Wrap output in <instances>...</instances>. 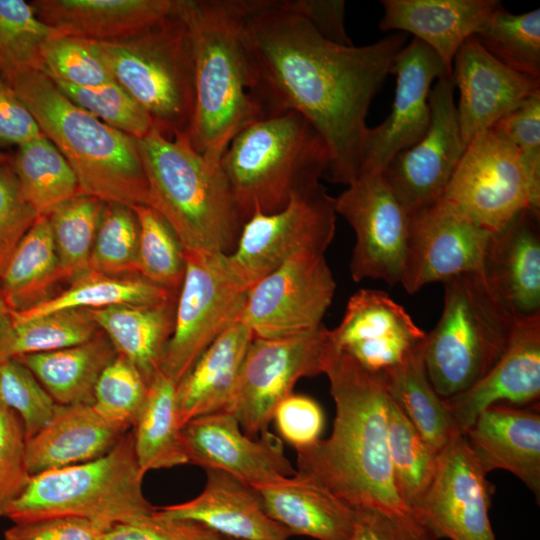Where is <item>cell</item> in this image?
I'll return each mask as SVG.
<instances>
[{"mask_svg": "<svg viewBox=\"0 0 540 540\" xmlns=\"http://www.w3.org/2000/svg\"><path fill=\"white\" fill-rule=\"evenodd\" d=\"M426 334L386 292L360 289L348 300L333 345L367 371L384 375L424 344Z\"/></svg>", "mask_w": 540, "mask_h": 540, "instance_id": "cell-21", "label": "cell"}, {"mask_svg": "<svg viewBox=\"0 0 540 540\" xmlns=\"http://www.w3.org/2000/svg\"><path fill=\"white\" fill-rule=\"evenodd\" d=\"M246 0H179L194 54V108L186 137L219 164L232 139L264 117L250 91L242 27Z\"/></svg>", "mask_w": 540, "mask_h": 540, "instance_id": "cell-3", "label": "cell"}, {"mask_svg": "<svg viewBox=\"0 0 540 540\" xmlns=\"http://www.w3.org/2000/svg\"><path fill=\"white\" fill-rule=\"evenodd\" d=\"M253 337L247 325L236 322L199 356L177 384L181 427L200 416L230 412Z\"/></svg>", "mask_w": 540, "mask_h": 540, "instance_id": "cell-30", "label": "cell"}, {"mask_svg": "<svg viewBox=\"0 0 540 540\" xmlns=\"http://www.w3.org/2000/svg\"><path fill=\"white\" fill-rule=\"evenodd\" d=\"M142 472L128 431L105 455L31 476L6 517L14 524L48 518H79L104 531L153 514L145 498Z\"/></svg>", "mask_w": 540, "mask_h": 540, "instance_id": "cell-7", "label": "cell"}, {"mask_svg": "<svg viewBox=\"0 0 540 540\" xmlns=\"http://www.w3.org/2000/svg\"><path fill=\"white\" fill-rule=\"evenodd\" d=\"M335 198L336 213L356 236L350 260L354 281L382 280L400 284L408 240L409 215L383 172L361 171Z\"/></svg>", "mask_w": 540, "mask_h": 540, "instance_id": "cell-14", "label": "cell"}, {"mask_svg": "<svg viewBox=\"0 0 540 540\" xmlns=\"http://www.w3.org/2000/svg\"><path fill=\"white\" fill-rule=\"evenodd\" d=\"M391 74L396 76L392 109L380 125L368 127L360 172H383L399 152L421 140L430 124L432 84L451 75L437 54L416 38L398 53Z\"/></svg>", "mask_w": 540, "mask_h": 540, "instance_id": "cell-19", "label": "cell"}, {"mask_svg": "<svg viewBox=\"0 0 540 540\" xmlns=\"http://www.w3.org/2000/svg\"><path fill=\"white\" fill-rule=\"evenodd\" d=\"M69 288L23 311H11L13 321H24L62 309H98L114 305H154L177 298L169 290L141 275L111 276L89 270Z\"/></svg>", "mask_w": 540, "mask_h": 540, "instance_id": "cell-37", "label": "cell"}, {"mask_svg": "<svg viewBox=\"0 0 540 540\" xmlns=\"http://www.w3.org/2000/svg\"><path fill=\"white\" fill-rule=\"evenodd\" d=\"M383 32L410 33L431 48L451 74L456 53L503 5L498 0H382Z\"/></svg>", "mask_w": 540, "mask_h": 540, "instance_id": "cell-26", "label": "cell"}, {"mask_svg": "<svg viewBox=\"0 0 540 540\" xmlns=\"http://www.w3.org/2000/svg\"><path fill=\"white\" fill-rule=\"evenodd\" d=\"M347 540H437L413 515L375 508H354V523Z\"/></svg>", "mask_w": 540, "mask_h": 540, "instance_id": "cell-55", "label": "cell"}, {"mask_svg": "<svg viewBox=\"0 0 540 540\" xmlns=\"http://www.w3.org/2000/svg\"><path fill=\"white\" fill-rule=\"evenodd\" d=\"M53 83L74 105L136 139L153 128L148 113L116 81L96 87Z\"/></svg>", "mask_w": 540, "mask_h": 540, "instance_id": "cell-48", "label": "cell"}, {"mask_svg": "<svg viewBox=\"0 0 540 540\" xmlns=\"http://www.w3.org/2000/svg\"><path fill=\"white\" fill-rule=\"evenodd\" d=\"M104 531L97 524L79 518H48L14 524L4 540H98Z\"/></svg>", "mask_w": 540, "mask_h": 540, "instance_id": "cell-57", "label": "cell"}, {"mask_svg": "<svg viewBox=\"0 0 540 540\" xmlns=\"http://www.w3.org/2000/svg\"><path fill=\"white\" fill-rule=\"evenodd\" d=\"M491 237V232L441 201L410 214L400 284L414 294L429 283L483 272Z\"/></svg>", "mask_w": 540, "mask_h": 540, "instance_id": "cell-18", "label": "cell"}, {"mask_svg": "<svg viewBox=\"0 0 540 540\" xmlns=\"http://www.w3.org/2000/svg\"><path fill=\"white\" fill-rule=\"evenodd\" d=\"M10 158V155L2 152L0 150V163L4 162V161H7L8 159Z\"/></svg>", "mask_w": 540, "mask_h": 540, "instance_id": "cell-60", "label": "cell"}, {"mask_svg": "<svg viewBox=\"0 0 540 540\" xmlns=\"http://www.w3.org/2000/svg\"><path fill=\"white\" fill-rule=\"evenodd\" d=\"M184 257L173 331L160 369L176 384L217 337L239 322L249 290L229 267L227 254L184 251Z\"/></svg>", "mask_w": 540, "mask_h": 540, "instance_id": "cell-11", "label": "cell"}, {"mask_svg": "<svg viewBox=\"0 0 540 540\" xmlns=\"http://www.w3.org/2000/svg\"><path fill=\"white\" fill-rule=\"evenodd\" d=\"M451 77L460 93L457 117L467 145L540 91V78L518 73L467 39L455 55Z\"/></svg>", "mask_w": 540, "mask_h": 540, "instance_id": "cell-22", "label": "cell"}, {"mask_svg": "<svg viewBox=\"0 0 540 540\" xmlns=\"http://www.w3.org/2000/svg\"><path fill=\"white\" fill-rule=\"evenodd\" d=\"M148 383L129 360L116 355L104 368L94 389V409L107 421L127 431L144 404Z\"/></svg>", "mask_w": 540, "mask_h": 540, "instance_id": "cell-47", "label": "cell"}, {"mask_svg": "<svg viewBox=\"0 0 540 540\" xmlns=\"http://www.w3.org/2000/svg\"><path fill=\"white\" fill-rule=\"evenodd\" d=\"M454 92L451 75L436 80L429 96L427 132L416 144L399 152L383 171L408 215L440 200L466 149Z\"/></svg>", "mask_w": 540, "mask_h": 540, "instance_id": "cell-16", "label": "cell"}, {"mask_svg": "<svg viewBox=\"0 0 540 540\" xmlns=\"http://www.w3.org/2000/svg\"><path fill=\"white\" fill-rule=\"evenodd\" d=\"M388 451L396 490L413 514L432 483L439 452L422 437L391 399L388 408Z\"/></svg>", "mask_w": 540, "mask_h": 540, "instance_id": "cell-39", "label": "cell"}, {"mask_svg": "<svg viewBox=\"0 0 540 540\" xmlns=\"http://www.w3.org/2000/svg\"><path fill=\"white\" fill-rule=\"evenodd\" d=\"M268 516L293 535L317 540H347L354 509L297 473L256 488Z\"/></svg>", "mask_w": 540, "mask_h": 540, "instance_id": "cell-31", "label": "cell"}, {"mask_svg": "<svg viewBox=\"0 0 540 540\" xmlns=\"http://www.w3.org/2000/svg\"><path fill=\"white\" fill-rule=\"evenodd\" d=\"M138 244L139 224L134 210L105 202L89 270L111 276L139 275Z\"/></svg>", "mask_w": 540, "mask_h": 540, "instance_id": "cell-45", "label": "cell"}, {"mask_svg": "<svg viewBox=\"0 0 540 540\" xmlns=\"http://www.w3.org/2000/svg\"><path fill=\"white\" fill-rule=\"evenodd\" d=\"M439 201L494 234L523 211L540 214V181L515 146L489 129L467 145Z\"/></svg>", "mask_w": 540, "mask_h": 540, "instance_id": "cell-10", "label": "cell"}, {"mask_svg": "<svg viewBox=\"0 0 540 540\" xmlns=\"http://www.w3.org/2000/svg\"><path fill=\"white\" fill-rule=\"evenodd\" d=\"M104 205L96 197L79 194L47 216L62 279L72 281L89 271Z\"/></svg>", "mask_w": 540, "mask_h": 540, "instance_id": "cell-41", "label": "cell"}, {"mask_svg": "<svg viewBox=\"0 0 540 540\" xmlns=\"http://www.w3.org/2000/svg\"><path fill=\"white\" fill-rule=\"evenodd\" d=\"M12 85L73 169L81 194L131 208L148 205L138 139L74 105L43 72L27 73Z\"/></svg>", "mask_w": 540, "mask_h": 540, "instance_id": "cell-5", "label": "cell"}, {"mask_svg": "<svg viewBox=\"0 0 540 540\" xmlns=\"http://www.w3.org/2000/svg\"><path fill=\"white\" fill-rule=\"evenodd\" d=\"M335 198L324 185L298 189L281 210L254 213L244 224L237 247L227 255L229 267L248 289L292 256L323 253L336 229Z\"/></svg>", "mask_w": 540, "mask_h": 540, "instance_id": "cell-12", "label": "cell"}, {"mask_svg": "<svg viewBox=\"0 0 540 540\" xmlns=\"http://www.w3.org/2000/svg\"><path fill=\"white\" fill-rule=\"evenodd\" d=\"M182 438L189 464L224 471L254 488L296 474L280 437L268 430L251 438L229 412L190 420Z\"/></svg>", "mask_w": 540, "mask_h": 540, "instance_id": "cell-20", "label": "cell"}, {"mask_svg": "<svg viewBox=\"0 0 540 540\" xmlns=\"http://www.w3.org/2000/svg\"><path fill=\"white\" fill-rule=\"evenodd\" d=\"M540 214L523 211L492 234L483 275L515 318L540 314Z\"/></svg>", "mask_w": 540, "mask_h": 540, "instance_id": "cell-27", "label": "cell"}, {"mask_svg": "<svg viewBox=\"0 0 540 540\" xmlns=\"http://www.w3.org/2000/svg\"><path fill=\"white\" fill-rule=\"evenodd\" d=\"M225 540H234V539H229V538H224Z\"/></svg>", "mask_w": 540, "mask_h": 540, "instance_id": "cell-61", "label": "cell"}, {"mask_svg": "<svg viewBox=\"0 0 540 540\" xmlns=\"http://www.w3.org/2000/svg\"><path fill=\"white\" fill-rule=\"evenodd\" d=\"M1 360H2V359H1V357H0V361H1Z\"/></svg>", "mask_w": 540, "mask_h": 540, "instance_id": "cell-62", "label": "cell"}, {"mask_svg": "<svg viewBox=\"0 0 540 540\" xmlns=\"http://www.w3.org/2000/svg\"><path fill=\"white\" fill-rule=\"evenodd\" d=\"M132 433L137 462L144 474L188 464L178 418L177 384L161 370L148 383Z\"/></svg>", "mask_w": 540, "mask_h": 540, "instance_id": "cell-34", "label": "cell"}, {"mask_svg": "<svg viewBox=\"0 0 540 540\" xmlns=\"http://www.w3.org/2000/svg\"><path fill=\"white\" fill-rule=\"evenodd\" d=\"M202 492L184 503L155 508L158 516L199 523L234 540H287L292 534L266 513L256 488L217 469H205Z\"/></svg>", "mask_w": 540, "mask_h": 540, "instance_id": "cell-24", "label": "cell"}, {"mask_svg": "<svg viewBox=\"0 0 540 540\" xmlns=\"http://www.w3.org/2000/svg\"><path fill=\"white\" fill-rule=\"evenodd\" d=\"M100 329L86 309H62L24 321L11 320L4 358L60 350L85 343Z\"/></svg>", "mask_w": 540, "mask_h": 540, "instance_id": "cell-43", "label": "cell"}, {"mask_svg": "<svg viewBox=\"0 0 540 540\" xmlns=\"http://www.w3.org/2000/svg\"><path fill=\"white\" fill-rule=\"evenodd\" d=\"M56 34L31 3L0 0V72L11 85L27 73L42 72L43 46Z\"/></svg>", "mask_w": 540, "mask_h": 540, "instance_id": "cell-40", "label": "cell"}, {"mask_svg": "<svg viewBox=\"0 0 540 540\" xmlns=\"http://www.w3.org/2000/svg\"><path fill=\"white\" fill-rule=\"evenodd\" d=\"M443 284V311L426 334L423 358L433 388L447 399L469 389L496 364L516 318L482 272L459 275Z\"/></svg>", "mask_w": 540, "mask_h": 540, "instance_id": "cell-8", "label": "cell"}, {"mask_svg": "<svg viewBox=\"0 0 540 540\" xmlns=\"http://www.w3.org/2000/svg\"><path fill=\"white\" fill-rule=\"evenodd\" d=\"M178 3L133 35L95 42L114 80L170 137L187 134L194 108L193 46Z\"/></svg>", "mask_w": 540, "mask_h": 540, "instance_id": "cell-9", "label": "cell"}, {"mask_svg": "<svg viewBox=\"0 0 540 540\" xmlns=\"http://www.w3.org/2000/svg\"><path fill=\"white\" fill-rule=\"evenodd\" d=\"M242 38L251 95L264 117L288 111L303 116L328 149L325 177L349 185L360 172L369 107L407 35L364 46L338 44L284 0H247Z\"/></svg>", "mask_w": 540, "mask_h": 540, "instance_id": "cell-1", "label": "cell"}, {"mask_svg": "<svg viewBox=\"0 0 540 540\" xmlns=\"http://www.w3.org/2000/svg\"><path fill=\"white\" fill-rule=\"evenodd\" d=\"M540 397V314L516 318L509 343L496 364L466 391L445 399L460 434L486 408L525 407Z\"/></svg>", "mask_w": 540, "mask_h": 540, "instance_id": "cell-23", "label": "cell"}, {"mask_svg": "<svg viewBox=\"0 0 540 540\" xmlns=\"http://www.w3.org/2000/svg\"><path fill=\"white\" fill-rule=\"evenodd\" d=\"M220 167L246 222L256 212L281 210L298 189L325 177L329 152L312 125L288 111L265 116L240 131Z\"/></svg>", "mask_w": 540, "mask_h": 540, "instance_id": "cell-6", "label": "cell"}, {"mask_svg": "<svg viewBox=\"0 0 540 540\" xmlns=\"http://www.w3.org/2000/svg\"><path fill=\"white\" fill-rule=\"evenodd\" d=\"M518 150L529 174L540 181V91L491 128Z\"/></svg>", "mask_w": 540, "mask_h": 540, "instance_id": "cell-53", "label": "cell"}, {"mask_svg": "<svg viewBox=\"0 0 540 540\" xmlns=\"http://www.w3.org/2000/svg\"><path fill=\"white\" fill-rule=\"evenodd\" d=\"M293 12L307 19L326 39L352 45L345 29V1L343 0H284Z\"/></svg>", "mask_w": 540, "mask_h": 540, "instance_id": "cell-58", "label": "cell"}, {"mask_svg": "<svg viewBox=\"0 0 540 540\" xmlns=\"http://www.w3.org/2000/svg\"><path fill=\"white\" fill-rule=\"evenodd\" d=\"M487 472L514 474L540 497V414L536 408L496 404L484 409L463 434Z\"/></svg>", "mask_w": 540, "mask_h": 540, "instance_id": "cell-25", "label": "cell"}, {"mask_svg": "<svg viewBox=\"0 0 540 540\" xmlns=\"http://www.w3.org/2000/svg\"><path fill=\"white\" fill-rule=\"evenodd\" d=\"M495 59L523 75L540 78V9L513 14L502 6L474 36Z\"/></svg>", "mask_w": 540, "mask_h": 540, "instance_id": "cell-42", "label": "cell"}, {"mask_svg": "<svg viewBox=\"0 0 540 540\" xmlns=\"http://www.w3.org/2000/svg\"><path fill=\"white\" fill-rule=\"evenodd\" d=\"M139 224L138 273L178 295L185 273L184 248L166 220L152 207H132Z\"/></svg>", "mask_w": 540, "mask_h": 540, "instance_id": "cell-44", "label": "cell"}, {"mask_svg": "<svg viewBox=\"0 0 540 540\" xmlns=\"http://www.w3.org/2000/svg\"><path fill=\"white\" fill-rule=\"evenodd\" d=\"M39 216L24 198L10 158L0 163V275Z\"/></svg>", "mask_w": 540, "mask_h": 540, "instance_id": "cell-51", "label": "cell"}, {"mask_svg": "<svg viewBox=\"0 0 540 540\" xmlns=\"http://www.w3.org/2000/svg\"><path fill=\"white\" fill-rule=\"evenodd\" d=\"M332 349L323 324L285 337H253L229 412L242 431L251 438L268 431L278 403L299 379L324 374Z\"/></svg>", "mask_w": 540, "mask_h": 540, "instance_id": "cell-13", "label": "cell"}, {"mask_svg": "<svg viewBox=\"0 0 540 540\" xmlns=\"http://www.w3.org/2000/svg\"><path fill=\"white\" fill-rule=\"evenodd\" d=\"M423 349L424 344L381 377L390 399L440 452L460 432L445 399L438 395L428 378Z\"/></svg>", "mask_w": 540, "mask_h": 540, "instance_id": "cell-36", "label": "cell"}, {"mask_svg": "<svg viewBox=\"0 0 540 540\" xmlns=\"http://www.w3.org/2000/svg\"><path fill=\"white\" fill-rule=\"evenodd\" d=\"M42 72L52 81L96 87L115 81L95 42L56 34L42 49Z\"/></svg>", "mask_w": 540, "mask_h": 540, "instance_id": "cell-46", "label": "cell"}, {"mask_svg": "<svg viewBox=\"0 0 540 540\" xmlns=\"http://www.w3.org/2000/svg\"><path fill=\"white\" fill-rule=\"evenodd\" d=\"M148 206L170 225L184 251L231 254L245 224L220 163L206 160L186 135L152 128L138 139Z\"/></svg>", "mask_w": 540, "mask_h": 540, "instance_id": "cell-4", "label": "cell"}, {"mask_svg": "<svg viewBox=\"0 0 540 540\" xmlns=\"http://www.w3.org/2000/svg\"><path fill=\"white\" fill-rule=\"evenodd\" d=\"M98 540H225L205 526L187 520L152 515L116 524L99 534Z\"/></svg>", "mask_w": 540, "mask_h": 540, "instance_id": "cell-54", "label": "cell"}, {"mask_svg": "<svg viewBox=\"0 0 540 540\" xmlns=\"http://www.w3.org/2000/svg\"><path fill=\"white\" fill-rule=\"evenodd\" d=\"M25 446L20 418L11 409L0 407V517L7 515L31 479Z\"/></svg>", "mask_w": 540, "mask_h": 540, "instance_id": "cell-50", "label": "cell"}, {"mask_svg": "<svg viewBox=\"0 0 540 540\" xmlns=\"http://www.w3.org/2000/svg\"><path fill=\"white\" fill-rule=\"evenodd\" d=\"M487 474L465 436L457 435L439 452L432 483L413 516L437 540H496Z\"/></svg>", "mask_w": 540, "mask_h": 540, "instance_id": "cell-17", "label": "cell"}, {"mask_svg": "<svg viewBox=\"0 0 540 540\" xmlns=\"http://www.w3.org/2000/svg\"><path fill=\"white\" fill-rule=\"evenodd\" d=\"M11 333L10 310L5 303L0 289V357H3V351Z\"/></svg>", "mask_w": 540, "mask_h": 540, "instance_id": "cell-59", "label": "cell"}, {"mask_svg": "<svg viewBox=\"0 0 540 540\" xmlns=\"http://www.w3.org/2000/svg\"><path fill=\"white\" fill-rule=\"evenodd\" d=\"M57 403L34 374L16 358L0 361V407L14 411L29 439L52 419Z\"/></svg>", "mask_w": 540, "mask_h": 540, "instance_id": "cell-49", "label": "cell"}, {"mask_svg": "<svg viewBox=\"0 0 540 540\" xmlns=\"http://www.w3.org/2000/svg\"><path fill=\"white\" fill-rule=\"evenodd\" d=\"M10 162L24 198L38 215L48 216L81 194L73 169L44 134L16 147Z\"/></svg>", "mask_w": 540, "mask_h": 540, "instance_id": "cell-38", "label": "cell"}, {"mask_svg": "<svg viewBox=\"0 0 540 540\" xmlns=\"http://www.w3.org/2000/svg\"><path fill=\"white\" fill-rule=\"evenodd\" d=\"M272 421L280 438L295 450L311 446L320 439L324 428V412L313 398L291 393L276 406Z\"/></svg>", "mask_w": 540, "mask_h": 540, "instance_id": "cell-52", "label": "cell"}, {"mask_svg": "<svg viewBox=\"0 0 540 540\" xmlns=\"http://www.w3.org/2000/svg\"><path fill=\"white\" fill-rule=\"evenodd\" d=\"M324 374L335 403L331 435L297 452L296 473L354 508L413 515L398 495L388 451L390 397L371 373L333 345Z\"/></svg>", "mask_w": 540, "mask_h": 540, "instance_id": "cell-2", "label": "cell"}, {"mask_svg": "<svg viewBox=\"0 0 540 540\" xmlns=\"http://www.w3.org/2000/svg\"><path fill=\"white\" fill-rule=\"evenodd\" d=\"M37 16L58 34L111 42L172 13L177 0H35Z\"/></svg>", "mask_w": 540, "mask_h": 540, "instance_id": "cell-29", "label": "cell"}, {"mask_svg": "<svg viewBox=\"0 0 540 540\" xmlns=\"http://www.w3.org/2000/svg\"><path fill=\"white\" fill-rule=\"evenodd\" d=\"M335 289L323 253L296 254L249 288L239 322L257 338L310 330L322 324Z\"/></svg>", "mask_w": 540, "mask_h": 540, "instance_id": "cell-15", "label": "cell"}, {"mask_svg": "<svg viewBox=\"0 0 540 540\" xmlns=\"http://www.w3.org/2000/svg\"><path fill=\"white\" fill-rule=\"evenodd\" d=\"M42 134L13 85L0 72V150L18 147Z\"/></svg>", "mask_w": 540, "mask_h": 540, "instance_id": "cell-56", "label": "cell"}, {"mask_svg": "<svg viewBox=\"0 0 540 540\" xmlns=\"http://www.w3.org/2000/svg\"><path fill=\"white\" fill-rule=\"evenodd\" d=\"M176 299L154 305L88 309L116 353L135 365L147 383L161 369L173 331Z\"/></svg>", "mask_w": 540, "mask_h": 540, "instance_id": "cell-32", "label": "cell"}, {"mask_svg": "<svg viewBox=\"0 0 540 540\" xmlns=\"http://www.w3.org/2000/svg\"><path fill=\"white\" fill-rule=\"evenodd\" d=\"M128 431L103 418L90 404L59 405L50 422L26 440L31 476L97 459Z\"/></svg>", "mask_w": 540, "mask_h": 540, "instance_id": "cell-28", "label": "cell"}, {"mask_svg": "<svg viewBox=\"0 0 540 540\" xmlns=\"http://www.w3.org/2000/svg\"><path fill=\"white\" fill-rule=\"evenodd\" d=\"M60 279L48 218L40 215L0 275L1 293L9 310L23 311L49 299Z\"/></svg>", "mask_w": 540, "mask_h": 540, "instance_id": "cell-35", "label": "cell"}, {"mask_svg": "<svg viewBox=\"0 0 540 540\" xmlns=\"http://www.w3.org/2000/svg\"><path fill=\"white\" fill-rule=\"evenodd\" d=\"M117 355L103 332L64 349L16 357L59 405L93 403L94 389L104 368Z\"/></svg>", "mask_w": 540, "mask_h": 540, "instance_id": "cell-33", "label": "cell"}]
</instances>
